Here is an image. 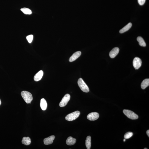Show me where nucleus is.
Masks as SVG:
<instances>
[{"label":"nucleus","instance_id":"f257e3e1","mask_svg":"<svg viewBox=\"0 0 149 149\" xmlns=\"http://www.w3.org/2000/svg\"><path fill=\"white\" fill-rule=\"evenodd\" d=\"M21 96L27 104H31L33 100L32 94L29 92L26 91H22L21 93Z\"/></svg>","mask_w":149,"mask_h":149},{"label":"nucleus","instance_id":"f03ea898","mask_svg":"<svg viewBox=\"0 0 149 149\" xmlns=\"http://www.w3.org/2000/svg\"><path fill=\"white\" fill-rule=\"evenodd\" d=\"M78 84L79 87L82 91L85 93H88L89 91L90 90L88 86L82 78L79 79Z\"/></svg>","mask_w":149,"mask_h":149},{"label":"nucleus","instance_id":"7ed1b4c3","mask_svg":"<svg viewBox=\"0 0 149 149\" xmlns=\"http://www.w3.org/2000/svg\"><path fill=\"white\" fill-rule=\"evenodd\" d=\"M80 114V112L79 111H76L67 115L65 117L66 119L69 121H73L78 118Z\"/></svg>","mask_w":149,"mask_h":149},{"label":"nucleus","instance_id":"20e7f679","mask_svg":"<svg viewBox=\"0 0 149 149\" xmlns=\"http://www.w3.org/2000/svg\"><path fill=\"white\" fill-rule=\"evenodd\" d=\"M123 112L125 115L130 119L136 120L138 118V116L131 110L125 109L123 110Z\"/></svg>","mask_w":149,"mask_h":149},{"label":"nucleus","instance_id":"39448f33","mask_svg":"<svg viewBox=\"0 0 149 149\" xmlns=\"http://www.w3.org/2000/svg\"><path fill=\"white\" fill-rule=\"evenodd\" d=\"M71 96L69 94H66L64 96L59 103L60 107H65L67 104L70 99Z\"/></svg>","mask_w":149,"mask_h":149},{"label":"nucleus","instance_id":"423d86ee","mask_svg":"<svg viewBox=\"0 0 149 149\" xmlns=\"http://www.w3.org/2000/svg\"><path fill=\"white\" fill-rule=\"evenodd\" d=\"M133 64L135 69H138L140 68L142 65L141 60L140 58L136 57L134 59Z\"/></svg>","mask_w":149,"mask_h":149},{"label":"nucleus","instance_id":"0eeeda50","mask_svg":"<svg viewBox=\"0 0 149 149\" xmlns=\"http://www.w3.org/2000/svg\"><path fill=\"white\" fill-rule=\"evenodd\" d=\"M99 114L96 112H91L88 114L87 116V118L90 121H94L99 118Z\"/></svg>","mask_w":149,"mask_h":149},{"label":"nucleus","instance_id":"6e6552de","mask_svg":"<svg viewBox=\"0 0 149 149\" xmlns=\"http://www.w3.org/2000/svg\"><path fill=\"white\" fill-rule=\"evenodd\" d=\"M119 52V49L118 47H115L110 51L109 53V56L112 58H115L118 55Z\"/></svg>","mask_w":149,"mask_h":149},{"label":"nucleus","instance_id":"1a4fd4ad","mask_svg":"<svg viewBox=\"0 0 149 149\" xmlns=\"http://www.w3.org/2000/svg\"><path fill=\"white\" fill-rule=\"evenodd\" d=\"M54 136H51L44 139V143L45 145H50L53 143L55 139Z\"/></svg>","mask_w":149,"mask_h":149},{"label":"nucleus","instance_id":"9d476101","mask_svg":"<svg viewBox=\"0 0 149 149\" xmlns=\"http://www.w3.org/2000/svg\"><path fill=\"white\" fill-rule=\"evenodd\" d=\"M81 55V52L80 51L76 52L73 54L69 59V61L70 62H72L78 58Z\"/></svg>","mask_w":149,"mask_h":149},{"label":"nucleus","instance_id":"9b49d317","mask_svg":"<svg viewBox=\"0 0 149 149\" xmlns=\"http://www.w3.org/2000/svg\"><path fill=\"white\" fill-rule=\"evenodd\" d=\"M43 74V72L42 71H39L34 76V79L35 81L38 82L42 78Z\"/></svg>","mask_w":149,"mask_h":149},{"label":"nucleus","instance_id":"f8f14e48","mask_svg":"<svg viewBox=\"0 0 149 149\" xmlns=\"http://www.w3.org/2000/svg\"><path fill=\"white\" fill-rule=\"evenodd\" d=\"M76 141V140L71 136L68 137L66 141V144L68 145H74Z\"/></svg>","mask_w":149,"mask_h":149},{"label":"nucleus","instance_id":"ddd939ff","mask_svg":"<svg viewBox=\"0 0 149 149\" xmlns=\"http://www.w3.org/2000/svg\"><path fill=\"white\" fill-rule=\"evenodd\" d=\"M40 106L41 108L43 110H45L47 109V102L44 98L41 100Z\"/></svg>","mask_w":149,"mask_h":149},{"label":"nucleus","instance_id":"4468645a","mask_svg":"<svg viewBox=\"0 0 149 149\" xmlns=\"http://www.w3.org/2000/svg\"><path fill=\"white\" fill-rule=\"evenodd\" d=\"M132 26V24L131 23H129L127 25L123 27L120 31V33L121 34H122L125 32L126 31H127L130 28H131V27Z\"/></svg>","mask_w":149,"mask_h":149},{"label":"nucleus","instance_id":"2eb2a0df","mask_svg":"<svg viewBox=\"0 0 149 149\" xmlns=\"http://www.w3.org/2000/svg\"><path fill=\"white\" fill-rule=\"evenodd\" d=\"M149 79H145L142 81L141 85V88L143 89H145L147 87L149 86Z\"/></svg>","mask_w":149,"mask_h":149},{"label":"nucleus","instance_id":"dca6fc26","mask_svg":"<svg viewBox=\"0 0 149 149\" xmlns=\"http://www.w3.org/2000/svg\"><path fill=\"white\" fill-rule=\"evenodd\" d=\"M22 144L26 145H29L31 143V139L29 137H24L22 141Z\"/></svg>","mask_w":149,"mask_h":149},{"label":"nucleus","instance_id":"f3484780","mask_svg":"<svg viewBox=\"0 0 149 149\" xmlns=\"http://www.w3.org/2000/svg\"><path fill=\"white\" fill-rule=\"evenodd\" d=\"M137 40L139 42V45L143 47L146 46V44L142 37L141 36H138L137 38Z\"/></svg>","mask_w":149,"mask_h":149},{"label":"nucleus","instance_id":"a211bd4d","mask_svg":"<svg viewBox=\"0 0 149 149\" xmlns=\"http://www.w3.org/2000/svg\"><path fill=\"white\" fill-rule=\"evenodd\" d=\"M91 137L88 136L87 137L86 140V145L87 149H90L91 148Z\"/></svg>","mask_w":149,"mask_h":149},{"label":"nucleus","instance_id":"6ab92c4d","mask_svg":"<svg viewBox=\"0 0 149 149\" xmlns=\"http://www.w3.org/2000/svg\"><path fill=\"white\" fill-rule=\"evenodd\" d=\"M20 10L23 13L26 15H31L32 13V11L29 9L27 8H24L20 9Z\"/></svg>","mask_w":149,"mask_h":149},{"label":"nucleus","instance_id":"aec40b11","mask_svg":"<svg viewBox=\"0 0 149 149\" xmlns=\"http://www.w3.org/2000/svg\"><path fill=\"white\" fill-rule=\"evenodd\" d=\"M133 133L131 132H128L125 134L124 137L126 139H129L133 135Z\"/></svg>","mask_w":149,"mask_h":149},{"label":"nucleus","instance_id":"412c9836","mask_svg":"<svg viewBox=\"0 0 149 149\" xmlns=\"http://www.w3.org/2000/svg\"><path fill=\"white\" fill-rule=\"evenodd\" d=\"M33 36L32 35H30L27 36L26 39L29 43H31L33 40Z\"/></svg>","mask_w":149,"mask_h":149},{"label":"nucleus","instance_id":"4be33fe9","mask_svg":"<svg viewBox=\"0 0 149 149\" xmlns=\"http://www.w3.org/2000/svg\"><path fill=\"white\" fill-rule=\"evenodd\" d=\"M145 0H138V2L140 5H143L145 2Z\"/></svg>","mask_w":149,"mask_h":149},{"label":"nucleus","instance_id":"5701e85b","mask_svg":"<svg viewBox=\"0 0 149 149\" xmlns=\"http://www.w3.org/2000/svg\"><path fill=\"white\" fill-rule=\"evenodd\" d=\"M147 136H148V137H149V130H147Z\"/></svg>","mask_w":149,"mask_h":149},{"label":"nucleus","instance_id":"b1692460","mask_svg":"<svg viewBox=\"0 0 149 149\" xmlns=\"http://www.w3.org/2000/svg\"><path fill=\"white\" fill-rule=\"evenodd\" d=\"M1 101L0 99V105H1Z\"/></svg>","mask_w":149,"mask_h":149},{"label":"nucleus","instance_id":"393cba45","mask_svg":"<svg viewBox=\"0 0 149 149\" xmlns=\"http://www.w3.org/2000/svg\"><path fill=\"white\" fill-rule=\"evenodd\" d=\"M125 141H126V139H124V140H123L124 142H125Z\"/></svg>","mask_w":149,"mask_h":149},{"label":"nucleus","instance_id":"a878e982","mask_svg":"<svg viewBox=\"0 0 149 149\" xmlns=\"http://www.w3.org/2000/svg\"><path fill=\"white\" fill-rule=\"evenodd\" d=\"M144 149H147V148H145Z\"/></svg>","mask_w":149,"mask_h":149}]
</instances>
